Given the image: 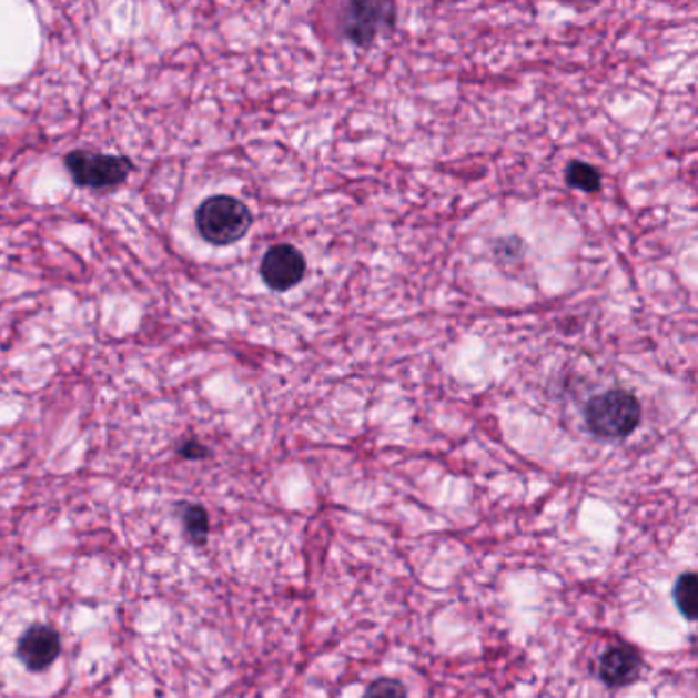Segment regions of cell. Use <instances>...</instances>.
Returning a JSON list of instances; mask_svg holds the SVG:
<instances>
[{"label":"cell","mask_w":698,"mask_h":698,"mask_svg":"<svg viewBox=\"0 0 698 698\" xmlns=\"http://www.w3.org/2000/svg\"><path fill=\"white\" fill-rule=\"evenodd\" d=\"M195 224L205 242L215 246H227L249 234L252 213L240 199L215 195L199 205Z\"/></svg>","instance_id":"6da1fadb"},{"label":"cell","mask_w":698,"mask_h":698,"mask_svg":"<svg viewBox=\"0 0 698 698\" xmlns=\"http://www.w3.org/2000/svg\"><path fill=\"white\" fill-rule=\"evenodd\" d=\"M641 422V404L627 390H610L586 406V424L600 438H625Z\"/></svg>","instance_id":"7a4b0ae2"},{"label":"cell","mask_w":698,"mask_h":698,"mask_svg":"<svg viewBox=\"0 0 698 698\" xmlns=\"http://www.w3.org/2000/svg\"><path fill=\"white\" fill-rule=\"evenodd\" d=\"M64 162L74 183L89 186V189H109V186L121 185L133 169L132 162L125 156L97 154L87 150L70 152Z\"/></svg>","instance_id":"3957f363"},{"label":"cell","mask_w":698,"mask_h":698,"mask_svg":"<svg viewBox=\"0 0 698 698\" xmlns=\"http://www.w3.org/2000/svg\"><path fill=\"white\" fill-rule=\"evenodd\" d=\"M394 21V7L385 2H353L344 14V36L348 40L370 48L377 38L380 29Z\"/></svg>","instance_id":"277c9868"},{"label":"cell","mask_w":698,"mask_h":698,"mask_svg":"<svg viewBox=\"0 0 698 698\" xmlns=\"http://www.w3.org/2000/svg\"><path fill=\"white\" fill-rule=\"evenodd\" d=\"M261 277L273 291H290L305 277V259L291 244H277L264 254Z\"/></svg>","instance_id":"5b68a950"},{"label":"cell","mask_w":698,"mask_h":698,"mask_svg":"<svg viewBox=\"0 0 698 698\" xmlns=\"http://www.w3.org/2000/svg\"><path fill=\"white\" fill-rule=\"evenodd\" d=\"M17 654L29 670H45L60 656V635L53 631L52 627L36 625L23 633L19 639Z\"/></svg>","instance_id":"8992f818"},{"label":"cell","mask_w":698,"mask_h":698,"mask_svg":"<svg viewBox=\"0 0 698 698\" xmlns=\"http://www.w3.org/2000/svg\"><path fill=\"white\" fill-rule=\"evenodd\" d=\"M641 666L644 661L637 649L629 646L613 647L600 658L598 674L606 686L619 688L635 682L641 672Z\"/></svg>","instance_id":"52a82bcc"},{"label":"cell","mask_w":698,"mask_h":698,"mask_svg":"<svg viewBox=\"0 0 698 698\" xmlns=\"http://www.w3.org/2000/svg\"><path fill=\"white\" fill-rule=\"evenodd\" d=\"M566 183L571 189H578L584 193H596L600 189V172L594 169L588 162L574 160L566 169Z\"/></svg>","instance_id":"ba28073f"},{"label":"cell","mask_w":698,"mask_h":698,"mask_svg":"<svg viewBox=\"0 0 698 698\" xmlns=\"http://www.w3.org/2000/svg\"><path fill=\"white\" fill-rule=\"evenodd\" d=\"M674 603L686 620L695 619V615H697V576L692 571L680 576L676 581Z\"/></svg>","instance_id":"9c48e42d"},{"label":"cell","mask_w":698,"mask_h":698,"mask_svg":"<svg viewBox=\"0 0 698 698\" xmlns=\"http://www.w3.org/2000/svg\"><path fill=\"white\" fill-rule=\"evenodd\" d=\"M185 528L189 537L195 543H205L208 530H210V520H208V514L201 506H186Z\"/></svg>","instance_id":"30bf717a"},{"label":"cell","mask_w":698,"mask_h":698,"mask_svg":"<svg viewBox=\"0 0 698 698\" xmlns=\"http://www.w3.org/2000/svg\"><path fill=\"white\" fill-rule=\"evenodd\" d=\"M363 698H408L406 688L394 678H380L365 690Z\"/></svg>","instance_id":"8fae6325"},{"label":"cell","mask_w":698,"mask_h":698,"mask_svg":"<svg viewBox=\"0 0 698 698\" xmlns=\"http://www.w3.org/2000/svg\"><path fill=\"white\" fill-rule=\"evenodd\" d=\"M181 455H185L189 459H199V457H205L208 455V448L201 447L198 441H191L181 447Z\"/></svg>","instance_id":"7c38bea8"}]
</instances>
